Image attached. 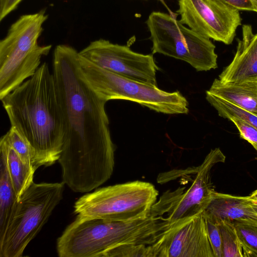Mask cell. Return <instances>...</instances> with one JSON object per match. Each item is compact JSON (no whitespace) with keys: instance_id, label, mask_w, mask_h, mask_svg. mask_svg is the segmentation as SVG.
I'll list each match as a JSON object with an SVG mask.
<instances>
[{"instance_id":"cell-29","label":"cell","mask_w":257,"mask_h":257,"mask_svg":"<svg viewBox=\"0 0 257 257\" xmlns=\"http://www.w3.org/2000/svg\"><path fill=\"white\" fill-rule=\"evenodd\" d=\"M253 147L257 151V146L256 145H252Z\"/></svg>"},{"instance_id":"cell-23","label":"cell","mask_w":257,"mask_h":257,"mask_svg":"<svg viewBox=\"0 0 257 257\" xmlns=\"http://www.w3.org/2000/svg\"><path fill=\"white\" fill-rule=\"evenodd\" d=\"M230 120L237 128L240 138L246 140L251 145L257 146V128L237 118H233Z\"/></svg>"},{"instance_id":"cell-9","label":"cell","mask_w":257,"mask_h":257,"mask_svg":"<svg viewBox=\"0 0 257 257\" xmlns=\"http://www.w3.org/2000/svg\"><path fill=\"white\" fill-rule=\"evenodd\" d=\"M225 160V156L219 148L211 150L203 163L193 169L195 176L190 187L164 192L153 205L150 216L174 223L202 213L211 201L214 191L210 181V171L215 164Z\"/></svg>"},{"instance_id":"cell-8","label":"cell","mask_w":257,"mask_h":257,"mask_svg":"<svg viewBox=\"0 0 257 257\" xmlns=\"http://www.w3.org/2000/svg\"><path fill=\"white\" fill-rule=\"evenodd\" d=\"M147 25L152 42V54L159 53L189 63L197 71L217 67L215 46L177 20L175 15L153 12Z\"/></svg>"},{"instance_id":"cell-1","label":"cell","mask_w":257,"mask_h":257,"mask_svg":"<svg viewBox=\"0 0 257 257\" xmlns=\"http://www.w3.org/2000/svg\"><path fill=\"white\" fill-rule=\"evenodd\" d=\"M53 74L64 122L58 160L62 182L75 192L88 193L106 182L114 166L113 144L105 101L86 80L79 52L67 45L54 51Z\"/></svg>"},{"instance_id":"cell-11","label":"cell","mask_w":257,"mask_h":257,"mask_svg":"<svg viewBox=\"0 0 257 257\" xmlns=\"http://www.w3.org/2000/svg\"><path fill=\"white\" fill-rule=\"evenodd\" d=\"M79 54L102 68L129 79L158 86L156 73L159 68L152 54L137 53L127 46L103 39L90 42Z\"/></svg>"},{"instance_id":"cell-20","label":"cell","mask_w":257,"mask_h":257,"mask_svg":"<svg viewBox=\"0 0 257 257\" xmlns=\"http://www.w3.org/2000/svg\"><path fill=\"white\" fill-rule=\"evenodd\" d=\"M3 136L22 161L36 171L35 153L28 142L13 126Z\"/></svg>"},{"instance_id":"cell-5","label":"cell","mask_w":257,"mask_h":257,"mask_svg":"<svg viewBox=\"0 0 257 257\" xmlns=\"http://www.w3.org/2000/svg\"><path fill=\"white\" fill-rule=\"evenodd\" d=\"M82 72L97 94L106 102L126 100L165 114H187L189 103L179 91L167 92L102 68L79 54Z\"/></svg>"},{"instance_id":"cell-25","label":"cell","mask_w":257,"mask_h":257,"mask_svg":"<svg viewBox=\"0 0 257 257\" xmlns=\"http://www.w3.org/2000/svg\"><path fill=\"white\" fill-rule=\"evenodd\" d=\"M238 10L253 11L250 0H221Z\"/></svg>"},{"instance_id":"cell-19","label":"cell","mask_w":257,"mask_h":257,"mask_svg":"<svg viewBox=\"0 0 257 257\" xmlns=\"http://www.w3.org/2000/svg\"><path fill=\"white\" fill-rule=\"evenodd\" d=\"M217 219L221 237L222 257H245L243 247L233 223Z\"/></svg>"},{"instance_id":"cell-3","label":"cell","mask_w":257,"mask_h":257,"mask_svg":"<svg viewBox=\"0 0 257 257\" xmlns=\"http://www.w3.org/2000/svg\"><path fill=\"white\" fill-rule=\"evenodd\" d=\"M151 228L146 218L120 221L77 215L57 239L60 257H104L109 252L147 245Z\"/></svg>"},{"instance_id":"cell-17","label":"cell","mask_w":257,"mask_h":257,"mask_svg":"<svg viewBox=\"0 0 257 257\" xmlns=\"http://www.w3.org/2000/svg\"><path fill=\"white\" fill-rule=\"evenodd\" d=\"M0 241L5 236L16 210L18 199L9 173L6 157L0 149Z\"/></svg>"},{"instance_id":"cell-15","label":"cell","mask_w":257,"mask_h":257,"mask_svg":"<svg viewBox=\"0 0 257 257\" xmlns=\"http://www.w3.org/2000/svg\"><path fill=\"white\" fill-rule=\"evenodd\" d=\"M207 91L257 115V79L240 82H223L216 78Z\"/></svg>"},{"instance_id":"cell-28","label":"cell","mask_w":257,"mask_h":257,"mask_svg":"<svg viewBox=\"0 0 257 257\" xmlns=\"http://www.w3.org/2000/svg\"><path fill=\"white\" fill-rule=\"evenodd\" d=\"M250 204L253 209L257 213V201L251 200Z\"/></svg>"},{"instance_id":"cell-12","label":"cell","mask_w":257,"mask_h":257,"mask_svg":"<svg viewBox=\"0 0 257 257\" xmlns=\"http://www.w3.org/2000/svg\"><path fill=\"white\" fill-rule=\"evenodd\" d=\"M148 257H215L202 213L178 221L152 245Z\"/></svg>"},{"instance_id":"cell-16","label":"cell","mask_w":257,"mask_h":257,"mask_svg":"<svg viewBox=\"0 0 257 257\" xmlns=\"http://www.w3.org/2000/svg\"><path fill=\"white\" fill-rule=\"evenodd\" d=\"M0 149L5 153L10 178L19 201L33 182L36 171L31 165L22 161L3 136L1 139Z\"/></svg>"},{"instance_id":"cell-4","label":"cell","mask_w":257,"mask_h":257,"mask_svg":"<svg viewBox=\"0 0 257 257\" xmlns=\"http://www.w3.org/2000/svg\"><path fill=\"white\" fill-rule=\"evenodd\" d=\"M48 19L45 10L21 16L0 42L1 100L32 76L51 45L40 46L38 39Z\"/></svg>"},{"instance_id":"cell-13","label":"cell","mask_w":257,"mask_h":257,"mask_svg":"<svg viewBox=\"0 0 257 257\" xmlns=\"http://www.w3.org/2000/svg\"><path fill=\"white\" fill-rule=\"evenodd\" d=\"M231 61L219 75L223 82H240L257 79V33L251 25H244L242 38Z\"/></svg>"},{"instance_id":"cell-27","label":"cell","mask_w":257,"mask_h":257,"mask_svg":"<svg viewBox=\"0 0 257 257\" xmlns=\"http://www.w3.org/2000/svg\"><path fill=\"white\" fill-rule=\"evenodd\" d=\"M252 7L253 11L257 12V0H250Z\"/></svg>"},{"instance_id":"cell-14","label":"cell","mask_w":257,"mask_h":257,"mask_svg":"<svg viewBox=\"0 0 257 257\" xmlns=\"http://www.w3.org/2000/svg\"><path fill=\"white\" fill-rule=\"evenodd\" d=\"M250 202L248 196H237L214 191L211 201L203 211L218 219L247 222L257 226V213Z\"/></svg>"},{"instance_id":"cell-21","label":"cell","mask_w":257,"mask_h":257,"mask_svg":"<svg viewBox=\"0 0 257 257\" xmlns=\"http://www.w3.org/2000/svg\"><path fill=\"white\" fill-rule=\"evenodd\" d=\"M232 223L243 247L245 257L257 256V226L243 222Z\"/></svg>"},{"instance_id":"cell-2","label":"cell","mask_w":257,"mask_h":257,"mask_svg":"<svg viewBox=\"0 0 257 257\" xmlns=\"http://www.w3.org/2000/svg\"><path fill=\"white\" fill-rule=\"evenodd\" d=\"M11 126L34 150L36 167L54 164L62 150L64 128L53 73L47 63L1 99Z\"/></svg>"},{"instance_id":"cell-10","label":"cell","mask_w":257,"mask_h":257,"mask_svg":"<svg viewBox=\"0 0 257 257\" xmlns=\"http://www.w3.org/2000/svg\"><path fill=\"white\" fill-rule=\"evenodd\" d=\"M179 22L198 34L230 44L241 25L239 10L221 0H179Z\"/></svg>"},{"instance_id":"cell-6","label":"cell","mask_w":257,"mask_h":257,"mask_svg":"<svg viewBox=\"0 0 257 257\" xmlns=\"http://www.w3.org/2000/svg\"><path fill=\"white\" fill-rule=\"evenodd\" d=\"M65 184L34 182L20 199L3 239L1 257H21L62 199Z\"/></svg>"},{"instance_id":"cell-24","label":"cell","mask_w":257,"mask_h":257,"mask_svg":"<svg viewBox=\"0 0 257 257\" xmlns=\"http://www.w3.org/2000/svg\"><path fill=\"white\" fill-rule=\"evenodd\" d=\"M23 0H0V21L17 8Z\"/></svg>"},{"instance_id":"cell-26","label":"cell","mask_w":257,"mask_h":257,"mask_svg":"<svg viewBox=\"0 0 257 257\" xmlns=\"http://www.w3.org/2000/svg\"><path fill=\"white\" fill-rule=\"evenodd\" d=\"M248 197L252 201H257V189L248 196Z\"/></svg>"},{"instance_id":"cell-18","label":"cell","mask_w":257,"mask_h":257,"mask_svg":"<svg viewBox=\"0 0 257 257\" xmlns=\"http://www.w3.org/2000/svg\"><path fill=\"white\" fill-rule=\"evenodd\" d=\"M206 99L217 110L220 116L229 120L237 118L257 128V115L219 98L207 91H206Z\"/></svg>"},{"instance_id":"cell-7","label":"cell","mask_w":257,"mask_h":257,"mask_svg":"<svg viewBox=\"0 0 257 257\" xmlns=\"http://www.w3.org/2000/svg\"><path fill=\"white\" fill-rule=\"evenodd\" d=\"M158 191L151 183L134 181L96 189L80 197L74 213L82 216L126 221L150 216Z\"/></svg>"},{"instance_id":"cell-22","label":"cell","mask_w":257,"mask_h":257,"mask_svg":"<svg viewBox=\"0 0 257 257\" xmlns=\"http://www.w3.org/2000/svg\"><path fill=\"white\" fill-rule=\"evenodd\" d=\"M209 240L215 257H222L221 237L217 219L213 215L204 211Z\"/></svg>"}]
</instances>
